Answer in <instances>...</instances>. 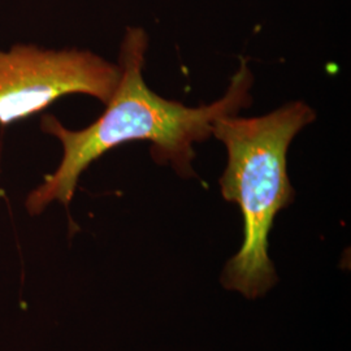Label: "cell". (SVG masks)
Returning <instances> with one entry per match:
<instances>
[{
	"instance_id": "6da1fadb",
	"label": "cell",
	"mask_w": 351,
	"mask_h": 351,
	"mask_svg": "<svg viewBox=\"0 0 351 351\" xmlns=\"http://www.w3.org/2000/svg\"><path fill=\"white\" fill-rule=\"evenodd\" d=\"M147 46L149 37L142 27L126 29L119 56L120 82L106 111L91 125L75 132L55 116L42 117V130L60 141L63 158L58 169L29 194L25 204L30 215H39L52 201L68 207L82 172L103 154L126 142L149 141L156 163L171 164L184 177L194 176L193 145L213 136L219 117L237 114L250 106L254 78L245 59H241L226 95L210 106L190 108L156 95L142 75Z\"/></svg>"
},
{
	"instance_id": "7a4b0ae2",
	"label": "cell",
	"mask_w": 351,
	"mask_h": 351,
	"mask_svg": "<svg viewBox=\"0 0 351 351\" xmlns=\"http://www.w3.org/2000/svg\"><path fill=\"white\" fill-rule=\"evenodd\" d=\"M314 110L291 101L261 117L221 116L213 136L226 145L228 165L220 178L224 199L237 203L243 217V242L226 263L221 282L246 298L264 295L276 284L268 256V236L277 213L294 201L288 176L289 145L315 120Z\"/></svg>"
},
{
	"instance_id": "3957f363",
	"label": "cell",
	"mask_w": 351,
	"mask_h": 351,
	"mask_svg": "<svg viewBox=\"0 0 351 351\" xmlns=\"http://www.w3.org/2000/svg\"><path fill=\"white\" fill-rule=\"evenodd\" d=\"M120 77L119 65L90 51L32 45L0 51V126L26 120L68 94H86L107 104Z\"/></svg>"
}]
</instances>
